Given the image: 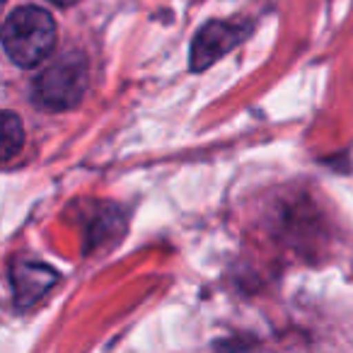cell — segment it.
<instances>
[{
	"mask_svg": "<svg viewBox=\"0 0 353 353\" xmlns=\"http://www.w3.org/2000/svg\"><path fill=\"white\" fill-rule=\"evenodd\" d=\"M49 3H54V6H63V8H68V6H73V3H78V0H49Z\"/></svg>",
	"mask_w": 353,
	"mask_h": 353,
	"instance_id": "6",
	"label": "cell"
},
{
	"mask_svg": "<svg viewBox=\"0 0 353 353\" xmlns=\"http://www.w3.org/2000/svg\"><path fill=\"white\" fill-rule=\"evenodd\" d=\"M56 44V22L51 12L37 6H22L12 10L3 27V46L12 63L34 68L44 63Z\"/></svg>",
	"mask_w": 353,
	"mask_h": 353,
	"instance_id": "1",
	"label": "cell"
},
{
	"mask_svg": "<svg viewBox=\"0 0 353 353\" xmlns=\"http://www.w3.org/2000/svg\"><path fill=\"white\" fill-rule=\"evenodd\" d=\"M59 274L49 264L20 259L10 269V283L15 290V303L20 307H32L49 288H54Z\"/></svg>",
	"mask_w": 353,
	"mask_h": 353,
	"instance_id": "4",
	"label": "cell"
},
{
	"mask_svg": "<svg viewBox=\"0 0 353 353\" xmlns=\"http://www.w3.org/2000/svg\"><path fill=\"white\" fill-rule=\"evenodd\" d=\"M0 138H3V160H12L17 150L22 148V138H25V131H22V121L17 119V114L6 112L3 114V128H0Z\"/></svg>",
	"mask_w": 353,
	"mask_h": 353,
	"instance_id": "5",
	"label": "cell"
},
{
	"mask_svg": "<svg viewBox=\"0 0 353 353\" xmlns=\"http://www.w3.org/2000/svg\"><path fill=\"white\" fill-rule=\"evenodd\" d=\"M88 59L78 51L63 54L34 80V102L49 112L73 109L88 90Z\"/></svg>",
	"mask_w": 353,
	"mask_h": 353,
	"instance_id": "2",
	"label": "cell"
},
{
	"mask_svg": "<svg viewBox=\"0 0 353 353\" xmlns=\"http://www.w3.org/2000/svg\"><path fill=\"white\" fill-rule=\"evenodd\" d=\"M252 27L247 22H208L199 30L192 44V70H206L211 63L235 49L240 41L250 37Z\"/></svg>",
	"mask_w": 353,
	"mask_h": 353,
	"instance_id": "3",
	"label": "cell"
}]
</instances>
